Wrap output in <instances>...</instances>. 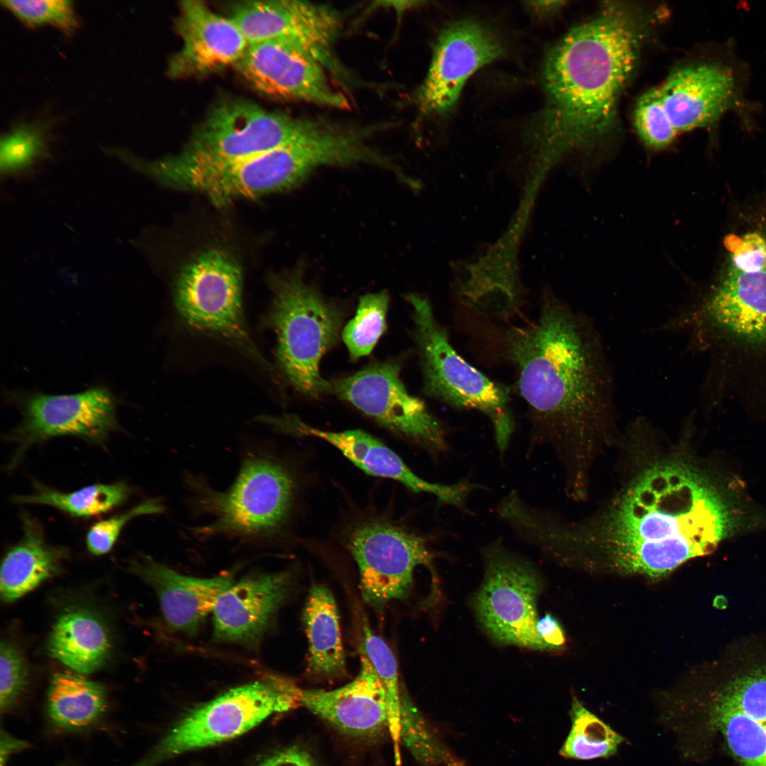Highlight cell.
I'll list each match as a JSON object with an SVG mask.
<instances>
[{"instance_id":"6da1fadb","label":"cell","mask_w":766,"mask_h":766,"mask_svg":"<svg viewBox=\"0 0 766 766\" xmlns=\"http://www.w3.org/2000/svg\"><path fill=\"white\" fill-rule=\"evenodd\" d=\"M737 516L707 476L673 459L643 471L594 521L572 526L552 516L540 535L554 555L589 550L613 570L658 579L711 553Z\"/></svg>"},{"instance_id":"7a4b0ae2","label":"cell","mask_w":766,"mask_h":766,"mask_svg":"<svg viewBox=\"0 0 766 766\" xmlns=\"http://www.w3.org/2000/svg\"><path fill=\"white\" fill-rule=\"evenodd\" d=\"M499 337L529 409L533 445L548 443L563 453L613 433V370L587 315L547 292L536 319L502 326Z\"/></svg>"},{"instance_id":"3957f363","label":"cell","mask_w":766,"mask_h":766,"mask_svg":"<svg viewBox=\"0 0 766 766\" xmlns=\"http://www.w3.org/2000/svg\"><path fill=\"white\" fill-rule=\"evenodd\" d=\"M653 17L635 6L607 4L549 50L545 105L528 129L540 162L549 165L611 131Z\"/></svg>"},{"instance_id":"277c9868","label":"cell","mask_w":766,"mask_h":766,"mask_svg":"<svg viewBox=\"0 0 766 766\" xmlns=\"http://www.w3.org/2000/svg\"><path fill=\"white\" fill-rule=\"evenodd\" d=\"M325 154L315 140L300 137L237 162L187 164L172 155L142 160L138 171L159 184L200 193L216 206L289 189L323 165Z\"/></svg>"},{"instance_id":"5b68a950","label":"cell","mask_w":766,"mask_h":766,"mask_svg":"<svg viewBox=\"0 0 766 766\" xmlns=\"http://www.w3.org/2000/svg\"><path fill=\"white\" fill-rule=\"evenodd\" d=\"M270 285L273 299L266 323L277 335L279 365L291 384L307 395L332 392L319 364L339 339L342 312L307 284L300 272L272 276Z\"/></svg>"},{"instance_id":"8992f818","label":"cell","mask_w":766,"mask_h":766,"mask_svg":"<svg viewBox=\"0 0 766 766\" xmlns=\"http://www.w3.org/2000/svg\"><path fill=\"white\" fill-rule=\"evenodd\" d=\"M407 299L413 308L425 394L454 409L484 414L492 423L502 455L514 431L509 389L490 379L456 352L426 298L409 294Z\"/></svg>"},{"instance_id":"52a82bcc","label":"cell","mask_w":766,"mask_h":766,"mask_svg":"<svg viewBox=\"0 0 766 766\" xmlns=\"http://www.w3.org/2000/svg\"><path fill=\"white\" fill-rule=\"evenodd\" d=\"M302 689L293 682L267 677L233 688L191 711L135 766H155L173 756L238 737L274 714L301 705Z\"/></svg>"},{"instance_id":"ba28073f","label":"cell","mask_w":766,"mask_h":766,"mask_svg":"<svg viewBox=\"0 0 766 766\" xmlns=\"http://www.w3.org/2000/svg\"><path fill=\"white\" fill-rule=\"evenodd\" d=\"M329 123L267 111L243 99L219 102L173 157L196 165L237 162L316 133Z\"/></svg>"},{"instance_id":"9c48e42d","label":"cell","mask_w":766,"mask_h":766,"mask_svg":"<svg viewBox=\"0 0 766 766\" xmlns=\"http://www.w3.org/2000/svg\"><path fill=\"white\" fill-rule=\"evenodd\" d=\"M174 303L183 322L195 331L219 337L266 365L250 338L242 306V272L227 251L211 248L179 272Z\"/></svg>"},{"instance_id":"30bf717a","label":"cell","mask_w":766,"mask_h":766,"mask_svg":"<svg viewBox=\"0 0 766 766\" xmlns=\"http://www.w3.org/2000/svg\"><path fill=\"white\" fill-rule=\"evenodd\" d=\"M202 509L214 520L206 533L265 537L277 532L288 518L294 482L277 460L266 455L246 459L233 484L224 492L200 488Z\"/></svg>"},{"instance_id":"8fae6325","label":"cell","mask_w":766,"mask_h":766,"mask_svg":"<svg viewBox=\"0 0 766 766\" xmlns=\"http://www.w3.org/2000/svg\"><path fill=\"white\" fill-rule=\"evenodd\" d=\"M484 557V579L474 598L483 628L500 643L548 650L536 631L537 572L499 543L489 545Z\"/></svg>"},{"instance_id":"7c38bea8","label":"cell","mask_w":766,"mask_h":766,"mask_svg":"<svg viewBox=\"0 0 766 766\" xmlns=\"http://www.w3.org/2000/svg\"><path fill=\"white\" fill-rule=\"evenodd\" d=\"M331 384L340 399L387 428L433 450L447 448L442 425L421 399L408 393L397 363H372Z\"/></svg>"},{"instance_id":"4fadbf2b","label":"cell","mask_w":766,"mask_h":766,"mask_svg":"<svg viewBox=\"0 0 766 766\" xmlns=\"http://www.w3.org/2000/svg\"><path fill=\"white\" fill-rule=\"evenodd\" d=\"M348 548L358 567L362 598L374 607L405 598L414 569L431 563L423 538L387 523L360 526L353 532Z\"/></svg>"},{"instance_id":"5bb4252c","label":"cell","mask_w":766,"mask_h":766,"mask_svg":"<svg viewBox=\"0 0 766 766\" xmlns=\"http://www.w3.org/2000/svg\"><path fill=\"white\" fill-rule=\"evenodd\" d=\"M231 17L249 45L269 41L292 44L311 54L329 72L340 70L333 45L342 19L330 6L297 0L249 1L234 6Z\"/></svg>"},{"instance_id":"9a60e30c","label":"cell","mask_w":766,"mask_h":766,"mask_svg":"<svg viewBox=\"0 0 766 766\" xmlns=\"http://www.w3.org/2000/svg\"><path fill=\"white\" fill-rule=\"evenodd\" d=\"M235 67L266 96L333 109L350 107L348 96L335 86L328 70L296 45L274 41L250 44Z\"/></svg>"},{"instance_id":"2e32d148","label":"cell","mask_w":766,"mask_h":766,"mask_svg":"<svg viewBox=\"0 0 766 766\" xmlns=\"http://www.w3.org/2000/svg\"><path fill=\"white\" fill-rule=\"evenodd\" d=\"M18 397L23 418L11 436L18 445V455L36 443L61 435L101 443L118 428L117 402L101 386L71 394L29 393Z\"/></svg>"},{"instance_id":"e0dca14e","label":"cell","mask_w":766,"mask_h":766,"mask_svg":"<svg viewBox=\"0 0 766 766\" xmlns=\"http://www.w3.org/2000/svg\"><path fill=\"white\" fill-rule=\"evenodd\" d=\"M499 38L472 20L446 28L438 38L428 72L418 93L425 113H443L456 103L467 79L504 53Z\"/></svg>"},{"instance_id":"ac0fdd59","label":"cell","mask_w":766,"mask_h":766,"mask_svg":"<svg viewBox=\"0 0 766 766\" xmlns=\"http://www.w3.org/2000/svg\"><path fill=\"white\" fill-rule=\"evenodd\" d=\"M179 9L177 30L182 45L169 62L170 77L201 76L235 67L249 46L235 21L215 13L201 1H182Z\"/></svg>"},{"instance_id":"d6986e66","label":"cell","mask_w":766,"mask_h":766,"mask_svg":"<svg viewBox=\"0 0 766 766\" xmlns=\"http://www.w3.org/2000/svg\"><path fill=\"white\" fill-rule=\"evenodd\" d=\"M714 698L711 721L740 766H766V667L737 676Z\"/></svg>"},{"instance_id":"ffe728a7","label":"cell","mask_w":766,"mask_h":766,"mask_svg":"<svg viewBox=\"0 0 766 766\" xmlns=\"http://www.w3.org/2000/svg\"><path fill=\"white\" fill-rule=\"evenodd\" d=\"M285 421L292 431L333 445L365 472L398 481L415 492L433 494L438 504L453 505L465 511L468 495L478 487L465 480L448 485L427 482L414 474L396 453L365 431L357 429L331 432L309 426L295 418Z\"/></svg>"},{"instance_id":"44dd1931","label":"cell","mask_w":766,"mask_h":766,"mask_svg":"<svg viewBox=\"0 0 766 766\" xmlns=\"http://www.w3.org/2000/svg\"><path fill=\"white\" fill-rule=\"evenodd\" d=\"M360 661V671L352 682L332 690H302L301 705L338 731L365 738L388 728V710L382 682L362 650Z\"/></svg>"},{"instance_id":"7402d4cb","label":"cell","mask_w":766,"mask_h":766,"mask_svg":"<svg viewBox=\"0 0 766 766\" xmlns=\"http://www.w3.org/2000/svg\"><path fill=\"white\" fill-rule=\"evenodd\" d=\"M289 572L257 574L231 584L213 609L215 636L223 641L250 642L265 630L288 594Z\"/></svg>"},{"instance_id":"603a6c76","label":"cell","mask_w":766,"mask_h":766,"mask_svg":"<svg viewBox=\"0 0 766 766\" xmlns=\"http://www.w3.org/2000/svg\"><path fill=\"white\" fill-rule=\"evenodd\" d=\"M657 87L679 134L718 119L731 102L734 82L726 69L699 64L676 70Z\"/></svg>"},{"instance_id":"cb8c5ba5","label":"cell","mask_w":766,"mask_h":766,"mask_svg":"<svg viewBox=\"0 0 766 766\" xmlns=\"http://www.w3.org/2000/svg\"><path fill=\"white\" fill-rule=\"evenodd\" d=\"M128 570L154 589L168 624L186 633L197 631L220 595L232 584L230 577L185 576L148 557L132 561Z\"/></svg>"},{"instance_id":"d4e9b609","label":"cell","mask_w":766,"mask_h":766,"mask_svg":"<svg viewBox=\"0 0 766 766\" xmlns=\"http://www.w3.org/2000/svg\"><path fill=\"white\" fill-rule=\"evenodd\" d=\"M704 311L714 323L733 334L766 341V268L745 272L731 265Z\"/></svg>"},{"instance_id":"484cf974","label":"cell","mask_w":766,"mask_h":766,"mask_svg":"<svg viewBox=\"0 0 766 766\" xmlns=\"http://www.w3.org/2000/svg\"><path fill=\"white\" fill-rule=\"evenodd\" d=\"M21 540L6 553L1 566L2 601L12 602L58 572L65 556L62 548L48 545L40 523L29 514L22 516Z\"/></svg>"},{"instance_id":"4316f807","label":"cell","mask_w":766,"mask_h":766,"mask_svg":"<svg viewBox=\"0 0 766 766\" xmlns=\"http://www.w3.org/2000/svg\"><path fill=\"white\" fill-rule=\"evenodd\" d=\"M309 644L307 672L313 677L334 679L345 675L338 611L331 591L323 584L309 590L304 609Z\"/></svg>"},{"instance_id":"83f0119b","label":"cell","mask_w":766,"mask_h":766,"mask_svg":"<svg viewBox=\"0 0 766 766\" xmlns=\"http://www.w3.org/2000/svg\"><path fill=\"white\" fill-rule=\"evenodd\" d=\"M50 655L80 673L99 669L108 659L111 640L102 622L90 612L77 609L62 614L48 642Z\"/></svg>"},{"instance_id":"f1b7e54d","label":"cell","mask_w":766,"mask_h":766,"mask_svg":"<svg viewBox=\"0 0 766 766\" xmlns=\"http://www.w3.org/2000/svg\"><path fill=\"white\" fill-rule=\"evenodd\" d=\"M106 707V692L99 683L68 672L52 676L47 711L57 727L67 730L87 727L101 717Z\"/></svg>"},{"instance_id":"f546056e","label":"cell","mask_w":766,"mask_h":766,"mask_svg":"<svg viewBox=\"0 0 766 766\" xmlns=\"http://www.w3.org/2000/svg\"><path fill=\"white\" fill-rule=\"evenodd\" d=\"M131 494L124 483L97 484L72 492H60L38 484L34 493L17 495L13 501L19 504L50 506L71 516L88 517L106 513L124 503Z\"/></svg>"},{"instance_id":"4dcf8cb0","label":"cell","mask_w":766,"mask_h":766,"mask_svg":"<svg viewBox=\"0 0 766 766\" xmlns=\"http://www.w3.org/2000/svg\"><path fill=\"white\" fill-rule=\"evenodd\" d=\"M571 728L560 755L569 760L606 759L618 753L625 738L586 708L575 696L570 710Z\"/></svg>"},{"instance_id":"1f68e13d","label":"cell","mask_w":766,"mask_h":766,"mask_svg":"<svg viewBox=\"0 0 766 766\" xmlns=\"http://www.w3.org/2000/svg\"><path fill=\"white\" fill-rule=\"evenodd\" d=\"M389 296L386 292L360 297L355 316L345 326L342 338L353 360L371 353L385 331Z\"/></svg>"},{"instance_id":"d6a6232c","label":"cell","mask_w":766,"mask_h":766,"mask_svg":"<svg viewBox=\"0 0 766 766\" xmlns=\"http://www.w3.org/2000/svg\"><path fill=\"white\" fill-rule=\"evenodd\" d=\"M360 650L367 656L382 682L387 704L388 729L394 744L398 745L404 695L401 692L395 657L387 644L367 626L363 628Z\"/></svg>"},{"instance_id":"836d02e7","label":"cell","mask_w":766,"mask_h":766,"mask_svg":"<svg viewBox=\"0 0 766 766\" xmlns=\"http://www.w3.org/2000/svg\"><path fill=\"white\" fill-rule=\"evenodd\" d=\"M637 133L645 145L659 150L667 147L678 135L665 109L658 87L638 99L634 111Z\"/></svg>"},{"instance_id":"e575fe53","label":"cell","mask_w":766,"mask_h":766,"mask_svg":"<svg viewBox=\"0 0 766 766\" xmlns=\"http://www.w3.org/2000/svg\"><path fill=\"white\" fill-rule=\"evenodd\" d=\"M46 145L35 128L21 126L3 136L0 145V170L11 176L31 168L45 153Z\"/></svg>"},{"instance_id":"d590c367","label":"cell","mask_w":766,"mask_h":766,"mask_svg":"<svg viewBox=\"0 0 766 766\" xmlns=\"http://www.w3.org/2000/svg\"><path fill=\"white\" fill-rule=\"evenodd\" d=\"M1 4L23 23L30 27L51 25L66 35L72 34L79 22L71 1L9 0Z\"/></svg>"},{"instance_id":"8d00e7d4","label":"cell","mask_w":766,"mask_h":766,"mask_svg":"<svg viewBox=\"0 0 766 766\" xmlns=\"http://www.w3.org/2000/svg\"><path fill=\"white\" fill-rule=\"evenodd\" d=\"M400 741L416 760L427 765L438 763L443 755L433 731L413 704L404 696L400 718Z\"/></svg>"},{"instance_id":"74e56055","label":"cell","mask_w":766,"mask_h":766,"mask_svg":"<svg viewBox=\"0 0 766 766\" xmlns=\"http://www.w3.org/2000/svg\"><path fill=\"white\" fill-rule=\"evenodd\" d=\"M162 510V507L157 500L150 499L123 514L95 523L90 527L86 537L89 551L95 555L107 553L129 521L138 516L160 513Z\"/></svg>"},{"instance_id":"f35d334b","label":"cell","mask_w":766,"mask_h":766,"mask_svg":"<svg viewBox=\"0 0 766 766\" xmlns=\"http://www.w3.org/2000/svg\"><path fill=\"white\" fill-rule=\"evenodd\" d=\"M27 665L21 652L10 643L0 646V709L9 710L16 702L27 681Z\"/></svg>"},{"instance_id":"ab89813d","label":"cell","mask_w":766,"mask_h":766,"mask_svg":"<svg viewBox=\"0 0 766 766\" xmlns=\"http://www.w3.org/2000/svg\"><path fill=\"white\" fill-rule=\"evenodd\" d=\"M731 252L732 265L745 272H755L766 268V240L759 233H750L742 237L734 234L724 240Z\"/></svg>"},{"instance_id":"60d3db41","label":"cell","mask_w":766,"mask_h":766,"mask_svg":"<svg viewBox=\"0 0 766 766\" xmlns=\"http://www.w3.org/2000/svg\"><path fill=\"white\" fill-rule=\"evenodd\" d=\"M536 631L548 650L560 649L566 643L565 635L560 623L550 614L538 619Z\"/></svg>"},{"instance_id":"b9f144b4","label":"cell","mask_w":766,"mask_h":766,"mask_svg":"<svg viewBox=\"0 0 766 766\" xmlns=\"http://www.w3.org/2000/svg\"><path fill=\"white\" fill-rule=\"evenodd\" d=\"M257 766H316L304 750L293 746L270 756Z\"/></svg>"},{"instance_id":"7bdbcfd3","label":"cell","mask_w":766,"mask_h":766,"mask_svg":"<svg viewBox=\"0 0 766 766\" xmlns=\"http://www.w3.org/2000/svg\"><path fill=\"white\" fill-rule=\"evenodd\" d=\"M28 746V743L12 737L6 732L1 731L0 738V766H5L9 757Z\"/></svg>"},{"instance_id":"ee69618b","label":"cell","mask_w":766,"mask_h":766,"mask_svg":"<svg viewBox=\"0 0 766 766\" xmlns=\"http://www.w3.org/2000/svg\"><path fill=\"white\" fill-rule=\"evenodd\" d=\"M512 493H516V492H512ZM512 493H511V494H512ZM517 494H518V493H517ZM509 495H508V496H509ZM506 497H505V498H506ZM505 498H504V499H505ZM504 499H503V500H504ZM503 500H502V501H503ZM502 501H501V502H502ZM501 504H500V505H501ZM500 505H499V506H500ZM498 514H499V509H498Z\"/></svg>"}]
</instances>
